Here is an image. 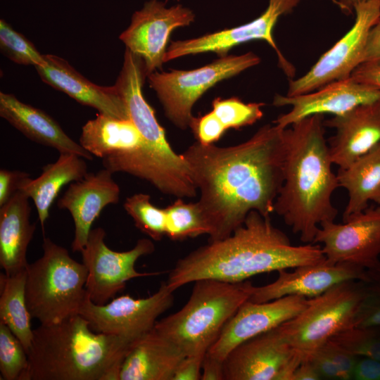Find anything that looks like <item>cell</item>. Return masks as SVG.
<instances>
[{
    "instance_id": "1",
    "label": "cell",
    "mask_w": 380,
    "mask_h": 380,
    "mask_svg": "<svg viewBox=\"0 0 380 380\" xmlns=\"http://www.w3.org/2000/svg\"><path fill=\"white\" fill-rule=\"evenodd\" d=\"M284 129L267 124L228 147L196 141L182 153L200 191L208 241L230 236L252 210L264 216L274 212L283 183Z\"/></svg>"
},
{
    "instance_id": "2",
    "label": "cell",
    "mask_w": 380,
    "mask_h": 380,
    "mask_svg": "<svg viewBox=\"0 0 380 380\" xmlns=\"http://www.w3.org/2000/svg\"><path fill=\"white\" fill-rule=\"evenodd\" d=\"M326 259L318 244L293 246L270 216L251 211L229 236L198 248L176 262L165 281L173 291L202 279L237 283L255 275Z\"/></svg>"
},
{
    "instance_id": "3",
    "label": "cell",
    "mask_w": 380,
    "mask_h": 380,
    "mask_svg": "<svg viewBox=\"0 0 380 380\" xmlns=\"http://www.w3.org/2000/svg\"><path fill=\"white\" fill-rule=\"evenodd\" d=\"M324 120V115H313L283 130V183L274 212L308 243L322 223L338 215L331 196L339 184L331 169Z\"/></svg>"
},
{
    "instance_id": "4",
    "label": "cell",
    "mask_w": 380,
    "mask_h": 380,
    "mask_svg": "<svg viewBox=\"0 0 380 380\" xmlns=\"http://www.w3.org/2000/svg\"><path fill=\"white\" fill-rule=\"evenodd\" d=\"M133 343L97 333L80 314L33 329L28 380H119Z\"/></svg>"
},
{
    "instance_id": "5",
    "label": "cell",
    "mask_w": 380,
    "mask_h": 380,
    "mask_svg": "<svg viewBox=\"0 0 380 380\" xmlns=\"http://www.w3.org/2000/svg\"><path fill=\"white\" fill-rule=\"evenodd\" d=\"M253 286L247 280H196L183 308L157 321L154 329L186 356H205L228 321L248 300Z\"/></svg>"
},
{
    "instance_id": "6",
    "label": "cell",
    "mask_w": 380,
    "mask_h": 380,
    "mask_svg": "<svg viewBox=\"0 0 380 380\" xmlns=\"http://www.w3.org/2000/svg\"><path fill=\"white\" fill-rule=\"evenodd\" d=\"M42 249L27 266L25 298L31 317L50 324L78 314L87 296V270L49 238L44 237Z\"/></svg>"
},
{
    "instance_id": "7",
    "label": "cell",
    "mask_w": 380,
    "mask_h": 380,
    "mask_svg": "<svg viewBox=\"0 0 380 380\" xmlns=\"http://www.w3.org/2000/svg\"><path fill=\"white\" fill-rule=\"evenodd\" d=\"M365 295L362 281L339 283L322 294L308 298L307 306L278 326V329L304 360L332 337L353 327Z\"/></svg>"
},
{
    "instance_id": "8",
    "label": "cell",
    "mask_w": 380,
    "mask_h": 380,
    "mask_svg": "<svg viewBox=\"0 0 380 380\" xmlns=\"http://www.w3.org/2000/svg\"><path fill=\"white\" fill-rule=\"evenodd\" d=\"M260 62V58L253 52L239 56L227 54L194 70L155 71L148 79L165 116L177 127L186 129L194 118V105L207 90Z\"/></svg>"
},
{
    "instance_id": "9",
    "label": "cell",
    "mask_w": 380,
    "mask_h": 380,
    "mask_svg": "<svg viewBox=\"0 0 380 380\" xmlns=\"http://www.w3.org/2000/svg\"><path fill=\"white\" fill-rule=\"evenodd\" d=\"M106 236L103 228L91 229L80 252L82 263L87 270V294L97 305L106 304L114 298L130 279L161 273L139 272L135 269V263L140 257L154 251V244L150 239H141L133 248L118 252L108 247Z\"/></svg>"
},
{
    "instance_id": "10",
    "label": "cell",
    "mask_w": 380,
    "mask_h": 380,
    "mask_svg": "<svg viewBox=\"0 0 380 380\" xmlns=\"http://www.w3.org/2000/svg\"><path fill=\"white\" fill-rule=\"evenodd\" d=\"M353 25L304 75L289 82L286 96L314 91L349 78L362 63L369 32L380 16V0H362L355 7Z\"/></svg>"
},
{
    "instance_id": "11",
    "label": "cell",
    "mask_w": 380,
    "mask_h": 380,
    "mask_svg": "<svg viewBox=\"0 0 380 380\" xmlns=\"http://www.w3.org/2000/svg\"><path fill=\"white\" fill-rule=\"evenodd\" d=\"M174 299V291L163 282L156 293L146 298L124 295L103 305L94 303L87 294L78 314L94 331L134 343L154 328L158 317L172 307Z\"/></svg>"
},
{
    "instance_id": "12",
    "label": "cell",
    "mask_w": 380,
    "mask_h": 380,
    "mask_svg": "<svg viewBox=\"0 0 380 380\" xmlns=\"http://www.w3.org/2000/svg\"><path fill=\"white\" fill-rule=\"evenodd\" d=\"M321 243L327 260L366 270L380 267V205L349 215L343 223H322L312 243Z\"/></svg>"
},
{
    "instance_id": "13",
    "label": "cell",
    "mask_w": 380,
    "mask_h": 380,
    "mask_svg": "<svg viewBox=\"0 0 380 380\" xmlns=\"http://www.w3.org/2000/svg\"><path fill=\"white\" fill-rule=\"evenodd\" d=\"M195 14L181 4L170 7L159 0H149L132 15L129 27L120 35L126 49L141 58L147 77L165 63L167 44L174 30L190 25Z\"/></svg>"
},
{
    "instance_id": "14",
    "label": "cell",
    "mask_w": 380,
    "mask_h": 380,
    "mask_svg": "<svg viewBox=\"0 0 380 380\" xmlns=\"http://www.w3.org/2000/svg\"><path fill=\"white\" fill-rule=\"evenodd\" d=\"M300 1L269 0L265 11L248 23L196 38L172 42L167 47L165 62L205 52H214L224 56L237 45L259 39L265 41L276 51L280 68L288 77H292L295 68L279 51L272 32L278 19L283 15L290 13Z\"/></svg>"
},
{
    "instance_id": "15",
    "label": "cell",
    "mask_w": 380,
    "mask_h": 380,
    "mask_svg": "<svg viewBox=\"0 0 380 380\" xmlns=\"http://www.w3.org/2000/svg\"><path fill=\"white\" fill-rule=\"evenodd\" d=\"M302 361L276 327L229 353L223 362L224 380H292Z\"/></svg>"
},
{
    "instance_id": "16",
    "label": "cell",
    "mask_w": 380,
    "mask_h": 380,
    "mask_svg": "<svg viewBox=\"0 0 380 380\" xmlns=\"http://www.w3.org/2000/svg\"><path fill=\"white\" fill-rule=\"evenodd\" d=\"M308 303V298L296 295L263 303L246 301L224 327L206 355L223 362L236 346L291 319Z\"/></svg>"
},
{
    "instance_id": "17",
    "label": "cell",
    "mask_w": 380,
    "mask_h": 380,
    "mask_svg": "<svg viewBox=\"0 0 380 380\" xmlns=\"http://www.w3.org/2000/svg\"><path fill=\"white\" fill-rule=\"evenodd\" d=\"M277 278L262 286H253L248 300L263 303L286 296L296 295L308 298L318 296L339 283L368 279L365 269L347 262H322L295 267L292 272L280 270Z\"/></svg>"
},
{
    "instance_id": "18",
    "label": "cell",
    "mask_w": 380,
    "mask_h": 380,
    "mask_svg": "<svg viewBox=\"0 0 380 380\" xmlns=\"http://www.w3.org/2000/svg\"><path fill=\"white\" fill-rule=\"evenodd\" d=\"M379 99V89L350 77L327 84L310 93L293 96L277 94L273 105L291 106V109L279 115L274 123L281 128H286L313 115L329 113L338 116L360 105Z\"/></svg>"
},
{
    "instance_id": "19",
    "label": "cell",
    "mask_w": 380,
    "mask_h": 380,
    "mask_svg": "<svg viewBox=\"0 0 380 380\" xmlns=\"http://www.w3.org/2000/svg\"><path fill=\"white\" fill-rule=\"evenodd\" d=\"M113 174L106 168L95 173L88 172L80 180L70 183L58 201V208L68 210L73 219L72 251L81 252L84 248L91 225L102 210L108 205L118 203L120 189Z\"/></svg>"
},
{
    "instance_id": "20",
    "label": "cell",
    "mask_w": 380,
    "mask_h": 380,
    "mask_svg": "<svg viewBox=\"0 0 380 380\" xmlns=\"http://www.w3.org/2000/svg\"><path fill=\"white\" fill-rule=\"evenodd\" d=\"M336 132L327 141L331 160L345 168L380 143V99L324 120Z\"/></svg>"
},
{
    "instance_id": "21",
    "label": "cell",
    "mask_w": 380,
    "mask_h": 380,
    "mask_svg": "<svg viewBox=\"0 0 380 380\" xmlns=\"http://www.w3.org/2000/svg\"><path fill=\"white\" fill-rule=\"evenodd\" d=\"M45 62L35 69L42 80L68 94L82 105L99 113L129 119L124 101L115 85L95 84L77 71L68 62L56 55L44 54Z\"/></svg>"
},
{
    "instance_id": "22",
    "label": "cell",
    "mask_w": 380,
    "mask_h": 380,
    "mask_svg": "<svg viewBox=\"0 0 380 380\" xmlns=\"http://www.w3.org/2000/svg\"><path fill=\"white\" fill-rule=\"evenodd\" d=\"M0 116L29 139L61 153H74L91 160L93 156L75 142L44 110L0 92Z\"/></svg>"
},
{
    "instance_id": "23",
    "label": "cell",
    "mask_w": 380,
    "mask_h": 380,
    "mask_svg": "<svg viewBox=\"0 0 380 380\" xmlns=\"http://www.w3.org/2000/svg\"><path fill=\"white\" fill-rule=\"evenodd\" d=\"M185 356L153 328L129 348L121 365L119 380H172Z\"/></svg>"
},
{
    "instance_id": "24",
    "label": "cell",
    "mask_w": 380,
    "mask_h": 380,
    "mask_svg": "<svg viewBox=\"0 0 380 380\" xmlns=\"http://www.w3.org/2000/svg\"><path fill=\"white\" fill-rule=\"evenodd\" d=\"M29 197L18 191L0 206V266L7 275L27 268V250L35 231Z\"/></svg>"
},
{
    "instance_id": "25",
    "label": "cell",
    "mask_w": 380,
    "mask_h": 380,
    "mask_svg": "<svg viewBox=\"0 0 380 380\" xmlns=\"http://www.w3.org/2000/svg\"><path fill=\"white\" fill-rule=\"evenodd\" d=\"M87 173L84 158L74 153H61L54 163L42 167L39 177L35 179L29 177L23 181L20 190L32 200L43 230L51 205L63 186L80 180Z\"/></svg>"
},
{
    "instance_id": "26",
    "label": "cell",
    "mask_w": 380,
    "mask_h": 380,
    "mask_svg": "<svg viewBox=\"0 0 380 380\" xmlns=\"http://www.w3.org/2000/svg\"><path fill=\"white\" fill-rule=\"evenodd\" d=\"M142 144L141 136L129 119L99 113L82 127L80 144L101 159L133 153Z\"/></svg>"
},
{
    "instance_id": "27",
    "label": "cell",
    "mask_w": 380,
    "mask_h": 380,
    "mask_svg": "<svg viewBox=\"0 0 380 380\" xmlns=\"http://www.w3.org/2000/svg\"><path fill=\"white\" fill-rule=\"evenodd\" d=\"M339 187L346 189L348 201L343 220L362 211L373 201L380 205V143L345 168H338Z\"/></svg>"
},
{
    "instance_id": "28",
    "label": "cell",
    "mask_w": 380,
    "mask_h": 380,
    "mask_svg": "<svg viewBox=\"0 0 380 380\" xmlns=\"http://www.w3.org/2000/svg\"><path fill=\"white\" fill-rule=\"evenodd\" d=\"M27 268L18 272L0 275V322L20 340L28 354L33 330L25 298Z\"/></svg>"
},
{
    "instance_id": "29",
    "label": "cell",
    "mask_w": 380,
    "mask_h": 380,
    "mask_svg": "<svg viewBox=\"0 0 380 380\" xmlns=\"http://www.w3.org/2000/svg\"><path fill=\"white\" fill-rule=\"evenodd\" d=\"M164 209L165 236L171 240L182 241L209 234V225L198 202L186 203L178 198Z\"/></svg>"
},
{
    "instance_id": "30",
    "label": "cell",
    "mask_w": 380,
    "mask_h": 380,
    "mask_svg": "<svg viewBox=\"0 0 380 380\" xmlns=\"http://www.w3.org/2000/svg\"><path fill=\"white\" fill-rule=\"evenodd\" d=\"M123 207L135 226L154 241L165 236V212L152 204L146 194H135L126 198Z\"/></svg>"
},
{
    "instance_id": "31",
    "label": "cell",
    "mask_w": 380,
    "mask_h": 380,
    "mask_svg": "<svg viewBox=\"0 0 380 380\" xmlns=\"http://www.w3.org/2000/svg\"><path fill=\"white\" fill-rule=\"evenodd\" d=\"M28 355L20 340L0 322V373L4 380H28Z\"/></svg>"
},
{
    "instance_id": "32",
    "label": "cell",
    "mask_w": 380,
    "mask_h": 380,
    "mask_svg": "<svg viewBox=\"0 0 380 380\" xmlns=\"http://www.w3.org/2000/svg\"><path fill=\"white\" fill-rule=\"evenodd\" d=\"M262 103H243L236 97L216 98L213 101L212 111L226 129H239L251 125L263 116Z\"/></svg>"
},
{
    "instance_id": "33",
    "label": "cell",
    "mask_w": 380,
    "mask_h": 380,
    "mask_svg": "<svg viewBox=\"0 0 380 380\" xmlns=\"http://www.w3.org/2000/svg\"><path fill=\"white\" fill-rule=\"evenodd\" d=\"M0 49L5 56L18 65L36 67L45 62L44 54L4 19L0 20Z\"/></svg>"
},
{
    "instance_id": "34",
    "label": "cell",
    "mask_w": 380,
    "mask_h": 380,
    "mask_svg": "<svg viewBox=\"0 0 380 380\" xmlns=\"http://www.w3.org/2000/svg\"><path fill=\"white\" fill-rule=\"evenodd\" d=\"M329 341L355 356L380 361V336L375 328L352 327L338 333Z\"/></svg>"
},
{
    "instance_id": "35",
    "label": "cell",
    "mask_w": 380,
    "mask_h": 380,
    "mask_svg": "<svg viewBox=\"0 0 380 380\" xmlns=\"http://www.w3.org/2000/svg\"><path fill=\"white\" fill-rule=\"evenodd\" d=\"M189 127L197 141L205 145L218 141L227 130L212 110L201 117H194Z\"/></svg>"
},
{
    "instance_id": "36",
    "label": "cell",
    "mask_w": 380,
    "mask_h": 380,
    "mask_svg": "<svg viewBox=\"0 0 380 380\" xmlns=\"http://www.w3.org/2000/svg\"><path fill=\"white\" fill-rule=\"evenodd\" d=\"M320 348L324 350L338 369L341 380L353 379L355 365L357 360V356L332 341H327Z\"/></svg>"
},
{
    "instance_id": "37",
    "label": "cell",
    "mask_w": 380,
    "mask_h": 380,
    "mask_svg": "<svg viewBox=\"0 0 380 380\" xmlns=\"http://www.w3.org/2000/svg\"><path fill=\"white\" fill-rule=\"evenodd\" d=\"M353 327H380V296L369 295L365 291L354 319Z\"/></svg>"
},
{
    "instance_id": "38",
    "label": "cell",
    "mask_w": 380,
    "mask_h": 380,
    "mask_svg": "<svg viewBox=\"0 0 380 380\" xmlns=\"http://www.w3.org/2000/svg\"><path fill=\"white\" fill-rule=\"evenodd\" d=\"M30 174L18 170L1 169L0 170V206L5 204L18 191Z\"/></svg>"
},
{
    "instance_id": "39",
    "label": "cell",
    "mask_w": 380,
    "mask_h": 380,
    "mask_svg": "<svg viewBox=\"0 0 380 380\" xmlns=\"http://www.w3.org/2000/svg\"><path fill=\"white\" fill-rule=\"evenodd\" d=\"M205 356H185L178 365L172 380H199Z\"/></svg>"
},
{
    "instance_id": "40",
    "label": "cell",
    "mask_w": 380,
    "mask_h": 380,
    "mask_svg": "<svg viewBox=\"0 0 380 380\" xmlns=\"http://www.w3.org/2000/svg\"><path fill=\"white\" fill-rule=\"evenodd\" d=\"M305 360L310 361L321 379H341L338 369L322 348L317 349Z\"/></svg>"
},
{
    "instance_id": "41",
    "label": "cell",
    "mask_w": 380,
    "mask_h": 380,
    "mask_svg": "<svg viewBox=\"0 0 380 380\" xmlns=\"http://www.w3.org/2000/svg\"><path fill=\"white\" fill-rule=\"evenodd\" d=\"M353 379L356 380H380V361L367 357L357 359Z\"/></svg>"
},
{
    "instance_id": "42",
    "label": "cell",
    "mask_w": 380,
    "mask_h": 380,
    "mask_svg": "<svg viewBox=\"0 0 380 380\" xmlns=\"http://www.w3.org/2000/svg\"><path fill=\"white\" fill-rule=\"evenodd\" d=\"M350 77L359 82L371 85L380 90V63H362L356 68Z\"/></svg>"
},
{
    "instance_id": "43",
    "label": "cell",
    "mask_w": 380,
    "mask_h": 380,
    "mask_svg": "<svg viewBox=\"0 0 380 380\" xmlns=\"http://www.w3.org/2000/svg\"><path fill=\"white\" fill-rule=\"evenodd\" d=\"M380 63V16L370 30L362 58V63Z\"/></svg>"
},
{
    "instance_id": "44",
    "label": "cell",
    "mask_w": 380,
    "mask_h": 380,
    "mask_svg": "<svg viewBox=\"0 0 380 380\" xmlns=\"http://www.w3.org/2000/svg\"><path fill=\"white\" fill-rule=\"evenodd\" d=\"M201 380H224L223 362L205 354L202 365Z\"/></svg>"
},
{
    "instance_id": "45",
    "label": "cell",
    "mask_w": 380,
    "mask_h": 380,
    "mask_svg": "<svg viewBox=\"0 0 380 380\" xmlns=\"http://www.w3.org/2000/svg\"><path fill=\"white\" fill-rule=\"evenodd\" d=\"M321 379L318 372L308 360L301 362L293 374L292 380H318Z\"/></svg>"
},
{
    "instance_id": "46",
    "label": "cell",
    "mask_w": 380,
    "mask_h": 380,
    "mask_svg": "<svg viewBox=\"0 0 380 380\" xmlns=\"http://www.w3.org/2000/svg\"><path fill=\"white\" fill-rule=\"evenodd\" d=\"M362 0H339L338 1V6L343 12L349 15L352 13L353 11L355 10V7Z\"/></svg>"
},
{
    "instance_id": "47",
    "label": "cell",
    "mask_w": 380,
    "mask_h": 380,
    "mask_svg": "<svg viewBox=\"0 0 380 380\" xmlns=\"http://www.w3.org/2000/svg\"><path fill=\"white\" fill-rule=\"evenodd\" d=\"M334 1H335V0H333Z\"/></svg>"
},
{
    "instance_id": "48",
    "label": "cell",
    "mask_w": 380,
    "mask_h": 380,
    "mask_svg": "<svg viewBox=\"0 0 380 380\" xmlns=\"http://www.w3.org/2000/svg\"><path fill=\"white\" fill-rule=\"evenodd\" d=\"M177 1H179V0H177Z\"/></svg>"
}]
</instances>
